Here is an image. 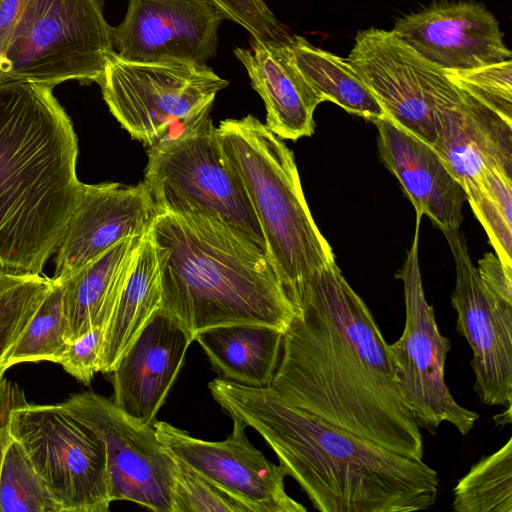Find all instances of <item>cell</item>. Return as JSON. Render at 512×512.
Masks as SVG:
<instances>
[{"mask_svg": "<svg viewBox=\"0 0 512 512\" xmlns=\"http://www.w3.org/2000/svg\"><path fill=\"white\" fill-rule=\"evenodd\" d=\"M0 512H62L24 449L12 437L0 470Z\"/></svg>", "mask_w": 512, "mask_h": 512, "instance_id": "obj_30", "label": "cell"}, {"mask_svg": "<svg viewBox=\"0 0 512 512\" xmlns=\"http://www.w3.org/2000/svg\"><path fill=\"white\" fill-rule=\"evenodd\" d=\"M27 0H0V67Z\"/></svg>", "mask_w": 512, "mask_h": 512, "instance_id": "obj_37", "label": "cell"}, {"mask_svg": "<svg viewBox=\"0 0 512 512\" xmlns=\"http://www.w3.org/2000/svg\"><path fill=\"white\" fill-rule=\"evenodd\" d=\"M144 185L158 211H199L223 219L265 252L246 189L227 159L217 127L203 117L148 150Z\"/></svg>", "mask_w": 512, "mask_h": 512, "instance_id": "obj_6", "label": "cell"}, {"mask_svg": "<svg viewBox=\"0 0 512 512\" xmlns=\"http://www.w3.org/2000/svg\"><path fill=\"white\" fill-rule=\"evenodd\" d=\"M53 86L0 81V271L40 274L76 208L78 142Z\"/></svg>", "mask_w": 512, "mask_h": 512, "instance_id": "obj_3", "label": "cell"}, {"mask_svg": "<svg viewBox=\"0 0 512 512\" xmlns=\"http://www.w3.org/2000/svg\"><path fill=\"white\" fill-rule=\"evenodd\" d=\"M24 401V392L18 385L3 377L0 381V470L6 447L11 439V411Z\"/></svg>", "mask_w": 512, "mask_h": 512, "instance_id": "obj_36", "label": "cell"}, {"mask_svg": "<svg viewBox=\"0 0 512 512\" xmlns=\"http://www.w3.org/2000/svg\"><path fill=\"white\" fill-rule=\"evenodd\" d=\"M174 457V456H173ZM175 460L171 512H249L240 501Z\"/></svg>", "mask_w": 512, "mask_h": 512, "instance_id": "obj_32", "label": "cell"}, {"mask_svg": "<svg viewBox=\"0 0 512 512\" xmlns=\"http://www.w3.org/2000/svg\"><path fill=\"white\" fill-rule=\"evenodd\" d=\"M391 32L445 70L474 69L512 56L496 17L474 0L435 2L398 19Z\"/></svg>", "mask_w": 512, "mask_h": 512, "instance_id": "obj_16", "label": "cell"}, {"mask_svg": "<svg viewBox=\"0 0 512 512\" xmlns=\"http://www.w3.org/2000/svg\"><path fill=\"white\" fill-rule=\"evenodd\" d=\"M284 332L270 387L299 409L398 454L424 443L389 344L336 261L314 272Z\"/></svg>", "mask_w": 512, "mask_h": 512, "instance_id": "obj_1", "label": "cell"}, {"mask_svg": "<svg viewBox=\"0 0 512 512\" xmlns=\"http://www.w3.org/2000/svg\"><path fill=\"white\" fill-rule=\"evenodd\" d=\"M110 112L130 136L152 146L169 128L209 116L228 81L206 64L189 61L136 62L113 52L99 83Z\"/></svg>", "mask_w": 512, "mask_h": 512, "instance_id": "obj_8", "label": "cell"}, {"mask_svg": "<svg viewBox=\"0 0 512 512\" xmlns=\"http://www.w3.org/2000/svg\"><path fill=\"white\" fill-rule=\"evenodd\" d=\"M104 332V327H96L69 341L59 360L58 364L84 385L100 372Z\"/></svg>", "mask_w": 512, "mask_h": 512, "instance_id": "obj_34", "label": "cell"}, {"mask_svg": "<svg viewBox=\"0 0 512 512\" xmlns=\"http://www.w3.org/2000/svg\"><path fill=\"white\" fill-rule=\"evenodd\" d=\"M254 90L266 108V126L281 139L297 140L314 133V111L322 103L294 65L285 42L251 37L250 48L236 47Z\"/></svg>", "mask_w": 512, "mask_h": 512, "instance_id": "obj_21", "label": "cell"}, {"mask_svg": "<svg viewBox=\"0 0 512 512\" xmlns=\"http://www.w3.org/2000/svg\"><path fill=\"white\" fill-rule=\"evenodd\" d=\"M24 449L62 512H107L112 503L106 451L99 436L61 403L26 401L10 416Z\"/></svg>", "mask_w": 512, "mask_h": 512, "instance_id": "obj_9", "label": "cell"}, {"mask_svg": "<svg viewBox=\"0 0 512 512\" xmlns=\"http://www.w3.org/2000/svg\"><path fill=\"white\" fill-rule=\"evenodd\" d=\"M61 404L103 442L112 502L171 512L175 460L153 425L130 417L112 399L93 391L71 394Z\"/></svg>", "mask_w": 512, "mask_h": 512, "instance_id": "obj_12", "label": "cell"}, {"mask_svg": "<svg viewBox=\"0 0 512 512\" xmlns=\"http://www.w3.org/2000/svg\"><path fill=\"white\" fill-rule=\"evenodd\" d=\"M229 19L244 28L252 38L285 42L290 30L281 23L264 0H209Z\"/></svg>", "mask_w": 512, "mask_h": 512, "instance_id": "obj_33", "label": "cell"}, {"mask_svg": "<svg viewBox=\"0 0 512 512\" xmlns=\"http://www.w3.org/2000/svg\"><path fill=\"white\" fill-rule=\"evenodd\" d=\"M432 147L461 187L489 169L512 177V123L467 92L442 114Z\"/></svg>", "mask_w": 512, "mask_h": 512, "instance_id": "obj_20", "label": "cell"}, {"mask_svg": "<svg viewBox=\"0 0 512 512\" xmlns=\"http://www.w3.org/2000/svg\"><path fill=\"white\" fill-rule=\"evenodd\" d=\"M52 283L40 274L0 271V381L4 361L39 308Z\"/></svg>", "mask_w": 512, "mask_h": 512, "instance_id": "obj_29", "label": "cell"}, {"mask_svg": "<svg viewBox=\"0 0 512 512\" xmlns=\"http://www.w3.org/2000/svg\"><path fill=\"white\" fill-rule=\"evenodd\" d=\"M347 60L386 117L431 146L442 114L466 95L444 69L403 43L391 30L371 27L358 31Z\"/></svg>", "mask_w": 512, "mask_h": 512, "instance_id": "obj_11", "label": "cell"}, {"mask_svg": "<svg viewBox=\"0 0 512 512\" xmlns=\"http://www.w3.org/2000/svg\"><path fill=\"white\" fill-rule=\"evenodd\" d=\"M284 332L263 324H231L198 332L194 341L224 379L268 387L280 361Z\"/></svg>", "mask_w": 512, "mask_h": 512, "instance_id": "obj_23", "label": "cell"}, {"mask_svg": "<svg viewBox=\"0 0 512 512\" xmlns=\"http://www.w3.org/2000/svg\"><path fill=\"white\" fill-rule=\"evenodd\" d=\"M233 428L223 441L192 437L167 422L153 424L165 449L206 480L244 504L249 512H305L286 490L285 469L270 462L248 440L247 425L231 417Z\"/></svg>", "mask_w": 512, "mask_h": 512, "instance_id": "obj_14", "label": "cell"}, {"mask_svg": "<svg viewBox=\"0 0 512 512\" xmlns=\"http://www.w3.org/2000/svg\"><path fill=\"white\" fill-rule=\"evenodd\" d=\"M161 272L149 232L142 238L132 268L105 326L100 372L111 373L141 331L161 310Z\"/></svg>", "mask_w": 512, "mask_h": 512, "instance_id": "obj_24", "label": "cell"}, {"mask_svg": "<svg viewBox=\"0 0 512 512\" xmlns=\"http://www.w3.org/2000/svg\"><path fill=\"white\" fill-rule=\"evenodd\" d=\"M373 123L379 157L416 214L426 215L443 232L459 229L466 195L434 148L386 116Z\"/></svg>", "mask_w": 512, "mask_h": 512, "instance_id": "obj_19", "label": "cell"}, {"mask_svg": "<svg viewBox=\"0 0 512 512\" xmlns=\"http://www.w3.org/2000/svg\"><path fill=\"white\" fill-rule=\"evenodd\" d=\"M68 342L64 280L53 277L45 298L8 352L4 368L26 362L59 363Z\"/></svg>", "mask_w": 512, "mask_h": 512, "instance_id": "obj_26", "label": "cell"}, {"mask_svg": "<svg viewBox=\"0 0 512 512\" xmlns=\"http://www.w3.org/2000/svg\"><path fill=\"white\" fill-rule=\"evenodd\" d=\"M150 233L161 272V312L193 340L231 324L287 329L294 306L265 252L240 230L199 211H158Z\"/></svg>", "mask_w": 512, "mask_h": 512, "instance_id": "obj_4", "label": "cell"}, {"mask_svg": "<svg viewBox=\"0 0 512 512\" xmlns=\"http://www.w3.org/2000/svg\"><path fill=\"white\" fill-rule=\"evenodd\" d=\"M224 20L209 0H128L123 21L112 27L114 49L129 61L206 64Z\"/></svg>", "mask_w": 512, "mask_h": 512, "instance_id": "obj_15", "label": "cell"}, {"mask_svg": "<svg viewBox=\"0 0 512 512\" xmlns=\"http://www.w3.org/2000/svg\"><path fill=\"white\" fill-rule=\"evenodd\" d=\"M144 236L122 239L72 275L61 278L69 341L96 327L105 328Z\"/></svg>", "mask_w": 512, "mask_h": 512, "instance_id": "obj_22", "label": "cell"}, {"mask_svg": "<svg viewBox=\"0 0 512 512\" xmlns=\"http://www.w3.org/2000/svg\"><path fill=\"white\" fill-rule=\"evenodd\" d=\"M157 214L143 182L83 183L56 250L54 278H67L124 238L144 236Z\"/></svg>", "mask_w": 512, "mask_h": 512, "instance_id": "obj_17", "label": "cell"}, {"mask_svg": "<svg viewBox=\"0 0 512 512\" xmlns=\"http://www.w3.org/2000/svg\"><path fill=\"white\" fill-rule=\"evenodd\" d=\"M217 129L257 216L265 254L295 307L312 274L335 256L309 210L294 154L252 115L223 120Z\"/></svg>", "mask_w": 512, "mask_h": 512, "instance_id": "obj_5", "label": "cell"}, {"mask_svg": "<svg viewBox=\"0 0 512 512\" xmlns=\"http://www.w3.org/2000/svg\"><path fill=\"white\" fill-rule=\"evenodd\" d=\"M422 217L416 214L413 241L396 275L404 286L405 325L400 338L389 344L395 378L420 429L434 434L443 422H448L466 435L479 414L457 403L444 379L451 344L440 333L433 306L424 293L418 253Z\"/></svg>", "mask_w": 512, "mask_h": 512, "instance_id": "obj_10", "label": "cell"}, {"mask_svg": "<svg viewBox=\"0 0 512 512\" xmlns=\"http://www.w3.org/2000/svg\"><path fill=\"white\" fill-rule=\"evenodd\" d=\"M113 52L102 0H27L3 56L0 81L99 84Z\"/></svg>", "mask_w": 512, "mask_h": 512, "instance_id": "obj_7", "label": "cell"}, {"mask_svg": "<svg viewBox=\"0 0 512 512\" xmlns=\"http://www.w3.org/2000/svg\"><path fill=\"white\" fill-rule=\"evenodd\" d=\"M477 272L485 285L512 304V271L505 268L497 255L487 252L478 261Z\"/></svg>", "mask_w": 512, "mask_h": 512, "instance_id": "obj_35", "label": "cell"}, {"mask_svg": "<svg viewBox=\"0 0 512 512\" xmlns=\"http://www.w3.org/2000/svg\"><path fill=\"white\" fill-rule=\"evenodd\" d=\"M443 233L456 271V330L472 350L475 392L482 404L512 407V304L482 281L459 229Z\"/></svg>", "mask_w": 512, "mask_h": 512, "instance_id": "obj_13", "label": "cell"}, {"mask_svg": "<svg viewBox=\"0 0 512 512\" xmlns=\"http://www.w3.org/2000/svg\"><path fill=\"white\" fill-rule=\"evenodd\" d=\"M462 189L497 257L512 271V177L489 169Z\"/></svg>", "mask_w": 512, "mask_h": 512, "instance_id": "obj_28", "label": "cell"}, {"mask_svg": "<svg viewBox=\"0 0 512 512\" xmlns=\"http://www.w3.org/2000/svg\"><path fill=\"white\" fill-rule=\"evenodd\" d=\"M208 387L230 417L263 437L317 510L411 512L435 504L438 474L423 459L335 427L292 405L270 386L217 378Z\"/></svg>", "mask_w": 512, "mask_h": 512, "instance_id": "obj_2", "label": "cell"}, {"mask_svg": "<svg viewBox=\"0 0 512 512\" xmlns=\"http://www.w3.org/2000/svg\"><path fill=\"white\" fill-rule=\"evenodd\" d=\"M445 72L457 86L512 123L511 59L474 69Z\"/></svg>", "mask_w": 512, "mask_h": 512, "instance_id": "obj_31", "label": "cell"}, {"mask_svg": "<svg viewBox=\"0 0 512 512\" xmlns=\"http://www.w3.org/2000/svg\"><path fill=\"white\" fill-rule=\"evenodd\" d=\"M193 341L160 310L111 372L113 402L130 417L153 425Z\"/></svg>", "mask_w": 512, "mask_h": 512, "instance_id": "obj_18", "label": "cell"}, {"mask_svg": "<svg viewBox=\"0 0 512 512\" xmlns=\"http://www.w3.org/2000/svg\"><path fill=\"white\" fill-rule=\"evenodd\" d=\"M286 45L294 65L322 102H333L371 122L386 116L347 58L318 48L299 35L292 34Z\"/></svg>", "mask_w": 512, "mask_h": 512, "instance_id": "obj_25", "label": "cell"}, {"mask_svg": "<svg viewBox=\"0 0 512 512\" xmlns=\"http://www.w3.org/2000/svg\"><path fill=\"white\" fill-rule=\"evenodd\" d=\"M457 512H512V438L483 457L453 490Z\"/></svg>", "mask_w": 512, "mask_h": 512, "instance_id": "obj_27", "label": "cell"}]
</instances>
